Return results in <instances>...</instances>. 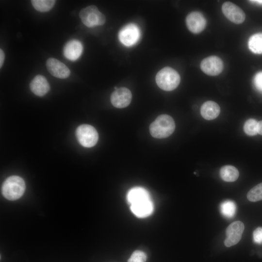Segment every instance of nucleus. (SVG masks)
I'll use <instances>...</instances> for the list:
<instances>
[{
	"label": "nucleus",
	"mask_w": 262,
	"mask_h": 262,
	"mask_svg": "<svg viewBox=\"0 0 262 262\" xmlns=\"http://www.w3.org/2000/svg\"><path fill=\"white\" fill-rule=\"evenodd\" d=\"M175 124L173 118L167 115L158 116L150 124L149 131L154 138H164L169 136L174 131Z\"/></svg>",
	"instance_id": "1"
},
{
	"label": "nucleus",
	"mask_w": 262,
	"mask_h": 262,
	"mask_svg": "<svg viewBox=\"0 0 262 262\" xmlns=\"http://www.w3.org/2000/svg\"><path fill=\"white\" fill-rule=\"evenodd\" d=\"M25 189V184L23 179L17 176H12L4 181L1 191L6 199L15 200L23 195Z\"/></svg>",
	"instance_id": "2"
},
{
	"label": "nucleus",
	"mask_w": 262,
	"mask_h": 262,
	"mask_svg": "<svg viewBox=\"0 0 262 262\" xmlns=\"http://www.w3.org/2000/svg\"><path fill=\"white\" fill-rule=\"evenodd\" d=\"M180 81L179 73L170 67H165L156 74V82L162 89L169 91L176 89Z\"/></svg>",
	"instance_id": "3"
},
{
	"label": "nucleus",
	"mask_w": 262,
	"mask_h": 262,
	"mask_svg": "<svg viewBox=\"0 0 262 262\" xmlns=\"http://www.w3.org/2000/svg\"><path fill=\"white\" fill-rule=\"evenodd\" d=\"M79 16L83 24L90 28L102 25L106 21L105 16L94 5L82 9Z\"/></svg>",
	"instance_id": "4"
},
{
	"label": "nucleus",
	"mask_w": 262,
	"mask_h": 262,
	"mask_svg": "<svg viewBox=\"0 0 262 262\" xmlns=\"http://www.w3.org/2000/svg\"><path fill=\"white\" fill-rule=\"evenodd\" d=\"M76 135L79 143L84 147H91L97 143L98 135L95 128L88 124H82L76 129Z\"/></svg>",
	"instance_id": "5"
},
{
	"label": "nucleus",
	"mask_w": 262,
	"mask_h": 262,
	"mask_svg": "<svg viewBox=\"0 0 262 262\" xmlns=\"http://www.w3.org/2000/svg\"><path fill=\"white\" fill-rule=\"evenodd\" d=\"M140 36V32L138 26L130 23L124 26L119 32L118 38L124 45L130 47L135 44Z\"/></svg>",
	"instance_id": "6"
},
{
	"label": "nucleus",
	"mask_w": 262,
	"mask_h": 262,
	"mask_svg": "<svg viewBox=\"0 0 262 262\" xmlns=\"http://www.w3.org/2000/svg\"><path fill=\"white\" fill-rule=\"evenodd\" d=\"M244 228V224L240 221H236L230 224L226 230L225 245L227 247H230L237 244L241 239Z\"/></svg>",
	"instance_id": "7"
},
{
	"label": "nucleus",
	"mask_w": 262,
	"mask_h": 262,
	"mask_svg": "<svg viewBox=\"0 0 262 262\" xmlns=\"http://www.w3.org/2000/svg\"><path fill=\"white\" fill-rule=\"evenodd\" d=\"M224 65L222 60L216 56H211L204 59L200 63V68L205 74L216 76L221 73Z\"/></svg>",
	"instance_id": "8"
},
{
	"label": "nucleus",
	"mask_w": 262,
	"mask_h": 262,
	"mask_svg": "<svg viewBox=\"0 0 262 262\" xmlns=\"http://www.w3.org/2000/svg\"><path fill=\"white\" fill-rule=\"evenodd\" d=\"M222 11L225 16L235 24L243 23L246 17L244 12L235 4L227 1L222 6Z\"/></svg>",
	"instance_id": "9"
},
{
	"label": "nucleus",
	"mask_w": 262,
	"mask_h": 262,
	"mask_svg": "<svg viewBox=\"0 0 262 262\" xmlns=\"http://www.w3.org/2000/svg\"><path fill=\"white\" fill-rule=\"evenodd\" d=\"M132 95L129 89L125 87L116 88L111 96L112 105L117 108L128 106L131 102Z\"/></svg>",
	"instance_id": "10"
},
{
	"label": "nucleus",
	"mask_w": 262,
	"mask_h": 262,
	"mask_svg": "<svg viewBox=\"0 0 262 262\" xmlns=\"http://www.w3.org/2000/svg\"><path fill=\"white\" fill-rule=\"evenodd\" d=\"M186 23L190 31L194 33H198L205 28L206 20L201 13L194 11L187 15L186 18Z\"/></svg>",
	"instance_id": "11"
},
{
	"label": "nucleus",
	"mask_w": 262,
	"mask_h": 262,
	"mask_svg": "<svg viewBox=\"0 0 262 262\" xmlns=\"http://www.w3.org/2000/svg\"><path fill=\"white\" fill-rule=\"evenodd\" d=\"M46 66L49 73L58 78L66 79L70 74L69 69L64 63L53 58L47 60Z\"/></svg>",
	"instance_id": "12"
},
{
	"label": "nucleus",
	"mask_w": 262,
	"mask_h": 262,
	"mask_svg": "<svg viewBox=\"0 0 262 262\" xmlns=\"http://www.w3.org/2000/svg\"><path fill=\"white\" fill-rule=\"evenodd\" d=\"M30 88L35 95L42 97L49 90V85L45 77L38 75L35 76L31 82Z\"/></svg>",
	"instance_id": "13"
},
{
	"label": "nucleus",
	"mask_w": 262,
	"mask_h": 262,
	"mask_svg": "<svg viewBox=\"0 0 262 262\" xmlns=\"http://www.w3.org/2000/svg\"><path fill=\"white\" fill-rule=\"evenodd\" d=\"M83 50V47L77 40H72L68 42L64 48V55L70 61H75L81 56Z\"/></svg>",
	"instance_id": "14"
},
{
	"label": "nucleus",
	"mask_w": 262,
	"mask_h": 262,
	"mask_svg": "<svg viewBox=\"0 0 262 262\" xmlns=\"http://www.w3.org/2000/svg\"><path fill=\"white\" fill-rule=\"evenodd\" d=\"M131 212L138 217L143 218L150 215L153 211V204L150 199L131 205Z\"/></svg>",
	"instance_id": "15"
},
{
	"label": "nucleus",
	"mask_w": 262,
	"mask_h": 262,
	"mask_svg": "<svg viewBox=\"0 0 262 262\" xmlns=\"http://www.w3.org/2000/svg\"><path fill=\"white\" fill-rule=\"evenodd\" d=\"M220 113L219 105L213 101H207L201 107L200 113L205 119L211 120L216 118Z\"/></svg>",
	"instance_id": "16"
},
{
	"label": "nucleus",
	"mask_w": 262,
	"mask_h": 262,
	"mask_svg": "<svg viewBox=\"0 0 262 262\" xmlns=\"http://www.w3.org/2000/svg\"><path fill=\"white\" fill-rule=\"evenodd\" d=\"M127 199L131 205L150 198L148 192L145 189L136 187L130 190L127 195Z\"/></svg>",
	"instance_id": "17"
},
{
	"label": "nucleus",
	"mask_w": 262,
	"mask_h": 262,
	"mask_svg": "<svg viewBox=\"0 0 262 262\" xmlns=\"http://www.w3.org/2000/svg\"><path fill=\"white\" fill-rule=\"evenodd\" d=\"M221 179L227 182H233L236 180L239 177V171L234 166L230 165H225L220 170Z\"/></svg>",
	"instance_id": "18"
},
{
	"label": "nucleus",
	"mask_w": 262,
	"mask_h": 262,
	"mask_svg": "<svg viewBox=\"0 0 262 262\" xmlns=\"http://www.w3.org/2000/svg\"><path fill=\"white\" fill-rule=\"evenodd\" d=\"M249 49L256 54H262V33L254 34L248 41Z\"/></svg>",
	"instance_id": "19"
},
{
	"label": "nucleus",
	"mask_w": 262,
	"mask_h": 262,
	"mask_svg": "<svg viewBox=\"0 0 262 262\" xmlns=\"http://www.w3.org/2000/svg\"><path fill=\"white\" fill-rule=\"evenodd\" d=\"M220 212L227 218H231L235 214L236 205L235 202L230 200H227L221 203L220 206Z\"/></svg>",
	"instance_id": "20"
},
{
	"label": "nucleus",
	"mask_w": 262,
	"mask_h": 262,
	"mask_svg": "<svg viewBox=\"0 0 262 262\" xmlns=\"http://www.w3.org/2000/svg\"><path fill=\"white\" fill-rule=\"evenodd\" d=\"M54 0H32V4L37 11L40 12H47L49 11L55 4Z\"/></svg>",
	"instance_id": "21"
},
{
	"label": "nucleus",
	"mask_w": 262,
	"mask_h": 262,
	"mask_svg": "<svg viewBox=\"0 0 262 262\" xmlns=\"http://www.w3.org/2000/svg\"><path fill=\"white\" fill-rule=\"evenodd\" d=\"M247 198L252 202L262 200V182L256 185L249 191Z\"/></svg>",
	"instance_id": "22"
},
{
	"label": "nucleus",
	"mask_w": 262,
	"mask_h": 262,
	"mask_svg": "<svg viewBox=\"0 0 262 262\" xmlns=\"http://www.w3.org/2000/svg\"><path fill=\"white\" fill-rule=\"evenodd\" d=\"M258 121L253 119L250 118L247 120L244 125V130L245 133L249 136H254L257 133Z\"/></svg>",
	"instance_id": "23"
},
{
	"label": "nucleus",
	"mask_w": 262,
	"mask_h": 262,
	"mask_svg": "<svg viewBox=\"0 0 262 262\" xmlns=\"http://www.w3.org/2000/svg\"><path fill=\"white\" fill-rule=\"evenodd\" d=\"M147 259V255L144 252L137 250L132 253L128 262H146Z\"/></svg>",
	"instance_id": "24"
},
{
	"label": "nucleus",
	"mask_w": 262,
	"mask_h": 262,
	"mask_svg": "<svg viewBox=\"0 0 262 262\" xmlns=\"http://www.w3.org/2000/svg\"><path fill=\"white\" fill-rule=\"evenodd\" d=\"M253 240L257 244L262 243V228L256 229L253 233Z\"/></svg>",
	"instance_id": "25"
},
{
	"label": "nucleus",
	"mask_w": 262,
	"mask_h": 262,
	"mask_svg": "<svg viewBox=\"0 0 262 262\" xmlns=\"http://www.w3.org/2000/svg\"><path fill=\"white\" fill-rule=\"evenodd\" d=\"M254 82L256 87L262 92V72H258L256 74Z\"/></svg>",
	"instance_id": "26"
},
{
	"label": "nucleus",
	"mask_w": 262,
	"mask_h": 262,
	"mask_svg": "<svg viewBox=\"0 0 262 262\" xmlns=\"http://www.w3.org/2000/svg\"><path fill=\"white\" fill-rule=\"evenodd\" d=\"M5 58V54L2 49H0V67H1Z\"/></svg>",
	"instance_id": "27"
},
{
	"label": "nucleus",
	"mask_w": 262,
	"mask_h": 262,
	"mask_svg": "<svg viewBox=\"0 0 262 262\" xmlns=\"http://www.w3.org/2000/svg\"><path fill=\"white\" fill-rule=\"evenodd\" d=\"M257 133L262 135V120L258 122Z\"/></svg>",
	"instance_id": "28"
},
{
	"label": "nucleus",
	"mask_w": 262,
	"mask_h": 262,
	"mask_svg": "<svg viewBox=\"0 0 262 262\" xmlns=\"http://www.w3.org/2000/svg\"><path fill=\"white\" fill-rule=\"evenodd\" d=\"M251 1L262 4V0H251Z\"/></svg>",
	"instance_id": "29"
}]
</instances>
